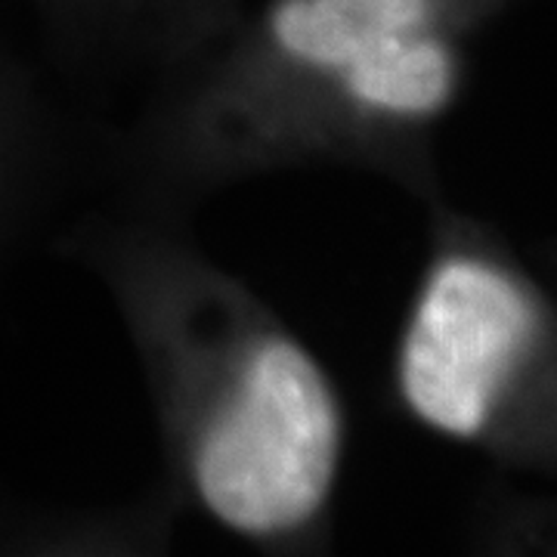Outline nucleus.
Listing matches in <instances>:
<instances>
[{
  "label": "nucleus",
  "mask_w": 557,
  "mask_h": 557,
  "mask_svg": "<svg viewBox=\"0 0 557 557\" xmlns=\"http://www.w3.org/2000/svg\"><path fill=\"white\" fill-rule=\"evenodd\" d=\"M84 248L152 394L164 496L260 552L325 548L350 421L313 347L174 223H119Z\"/></svg>",
  "instance_id": "obj_1"
},
{
  "label": "nucleus",
  "mask_w": 557,
  "mask_h": 557,
  "mask_svg": "<svg viewBox=\"0 0 557 557\" xmlns=\"http://www.w3.org/2000/svg\"><path fill=\"white\" fill-rule=\"evenodd\" d=\"M486 0H245L164 65L134 168L159 201L205 199L292 168L416 174L465 84Z\"/></svg>",
  "instance_id": "obj_2"
},
{
  "label": "nucleus",
  "mask_w": 557,
  "mask_h": 557,
  "mask_svg": "<svg viewBox=\"0 0 557 557\" xmlns=\"http://www.w3.org/2000/svg\"><path fill=\"white\" fill-rule=\"evenodd\" d=\"M555 325L536 285L493 245H434L391 366L403 416L443 440L520 449L542 431Z\"/></svg>",
  "instance_id": "obj_3"
},
{
  "label": "nucleus",
  "mask_w": 557,
  "mask_h": 557,
  "mask_svg": "<svg viewBox=\"0 0 557 557\" xmlns=\"http://www.w3.org/2000/svg\"><path fill=\"white\" fill-rule=\"evenodd\" d=\"M242 3L245 0H143L134 35L161 65H171L220 32L239 13Z\"/></svg>",
  "instance_id": "obj_4"
},
{
  "label": "nucleus",
  "mask_w": 557,
  "mask_h": 557,
  "mask_svg": "<svg viewBox=\"0 0 557 557\" xmlns=\"http://www.w3.org/2000/svg\"><path fill=\"white\" fill-rule=\"evenodd\" d=\"M28 161V121L16 97V87L0 69V233L20 201Z\"/></svg>",
  "instance_id": "obj_5"
},
{
  "label": "nucleus",
  "mask_w": 557,
  "mask_h": 557,
  "mask_svg": "<svg viewBox=\"0 0 557 557\" xmlns=\"http://www.w3.org/2000/svg\"><path fill=\"white\" fill-rule=\"evenodd\" d=\"M50 22L72 38L134 35L143 0H38Z\"/></svg>",
  "instance_id": "obj_6"
}]
</instances>
